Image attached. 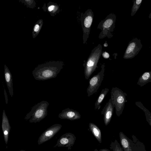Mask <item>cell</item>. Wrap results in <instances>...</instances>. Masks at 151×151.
<instances>
[{"mask_svg":"<svg viewBox=\"0 0 151 151\" xmlns=\"http://www.w3.org/2000/svg\"><path fill=\"white\" fill-rule=\"evenodd\" d=\"M76 139V137L73 134L70 132L67 133L60 137L54 147H66L68 148V150H70L74 144Z\"/></svg>","mask_w":151,"mask_h":151,"instance_id":"cell-11","label":"cell"},{"mask_svg":"<svg viewBox=\"0 0 151 151\" xmlns=\"http://www.w3.org/2000/svg\"><path fill=\"white\" fill-rule=\"evenodd\" d=\"M49 105V103L45 101L38 103L27 114L24 119L26 120L29 119L30 123L40 122L47 115V108Z\"/></svg>","mask_w":151,"mask_h":151,"instance_id":"cell-3","label":"cell"},{"mask_svg":"<svg viewBox=\"0 0 151 151\" xmlns=\"http://www.w3.org/2000/svg\"><path fill=\"white\" fill-rule=\"evenodd\" d=\"M135 104L137 106L144 112L146 121L151 127V113L150 112L143 106L141 102H136Z\"/></svg>","mask_w":151,"mask_h":151,"instance_id":"cell-19","label":"cell"},{"mask_svg":"<svg viewBox=\"0 0 151 151\" xmlns=\"http://www.w3.org/2000/svg\"><path fill=\"white\" fill-rule=\"evenodd\" d=\"M20 151H27L24 150H21Z\"/></svg>","mask_w":151,"mask_h":151,"instance_id":"cell-28","label":"cell"},{"mask_svg":"<svg viewBox=\"0 0 151 151\" xmlns=\"http://www.w3.org/2000/svg\"><path fill=\"white\" fill-rule=\"evenodd\" d=\"M62 127L60 124H55L47 129L39 137L38 144L41 145L50 139L61 129Z\"/></svg>","mask_w":151,"mask_h":151,"instance_id":"cell-10","label":"cell"},{"mask_svg":"<svg viewBox=\"0 0 151 151\" xmlns=\"http://www.w3.org/2000/svg\"><path fill=\"white\" fill-rule=\"evenodd\" d=\"M11 127L9 121L6 114L5 111L4 110L2 114V128L5 142L6 144H7L8 143Z\"/></svg>","mask_w":151,"mask_h":151,"instance_id":"cell-14","label":"cell"},{"mask_svg":"<svg viewBox=\"0 0 151 151\" xmlns=\"http://www.w3.org/2000/svg\"><path fill=\"white\" fill-rule=\"evenodd\" d=\"M4 76L9 93L11 97L13 95V81L12 75L6 65H4Z\"/></svg>","mask_w":151,"mask_h":151,"instance_id":"cell-15","label":"cell"},{"mask_svg":"<svg viewBox=\"0 0 151 151\" xmlns=\"http://www.w3.org/2000/svg\"><path fill=\"white\" fill-rule=\"evenodd\" d=\"M116 18L114 14L111 13L99 24L98 28L101 30L99 37V38L102 39L106 37L110 38L112 37V33L115 27Z\"/></svg>","mask_w":151,"mask_h":151,"instance_id":"cell-5","label":"cell"},{"mask_svg":"<svg viewBox=\"0 0 151 151\" xmlns=\"http://www.w3.org/2000/svg\"><path fill=\"white\" fill-rule=\"evenodd\" d=\"M120 142L124 151H146L144 144L134 135L133 140L128 137L122 132L119 133Z\"/></svg>","mask_w":151,"mask_h":151,"instance_id":"cell-4","label":"cell"},{"mask_svg":"<svg viewBox=\"0 0 151 151\" xmlns=\"http://www.w3.org/2000/svg\"><path fill=\"white\" fill-rule=\"evenodd\" d=\"M43 22L42 20H40L35 24L33 29V36L34 38L38 34L42 24Z\"/></svg>","mask_w":151,"mask_h":151,"instance_id":"cell-22","label":"cell"},{"mask_svg":"<svg viewBox=\"0 0 151 151\" xmlns=\"http://www.w3.org/2000/svg\"><path fill=\"white\" fill-rule=\"evenodd\" d=\"M109 90V89L106 88L102 90L100 93L95 103V110L97 109L99 110L100 109L101 104L107 94Z\"/></svg>","mask_w":151,"mask_h":151,"instance_id":"cell-18","label":"cell"},{"mask_svg":"<svg viewBox=\"0 0 151 151\" xmlns=\"http://www.w3.org/2000/svg\"><path fill=\"white\" fill-rule=\"evenodd\" d=\"M111 99L115 109L116 115L118 117L122 114L124 107L127 94L117 87H113L111 92Z\"/></svg>","mask_w":151,"mask_h":151,"instance_id":"cell-6","label":"cell"},{"mask_svg":"<svg viewBox=\"0 0 151 151\" xmlns=\"http://www.w3.org/2000/svg\"><path fill=\"white\" fill-rule=\"evenodd\" d=\"M58 117L61 119H67L74 120L81 118L79 113L76 110L69 108L63 110L58 115Z\"/></svg>","mask_w":151,"mask_h":151,"instance_id":"cell-13","label":"cell"},{"mask_svg":"<svg viewBox=\"0 0 151 151\" xmlns=\"http://www.w3.org/2000/svg\"><path fill=\"white\" fill-rule=\"evenodd\" d=\"M149 19H151V12L149 16Z\"/></svg>","mask_w":151,"mask_h":151,"instance_id":"cell-27","label":"cell"},{"mask_svg":"<svg viewBox=\"0 0 151 151\" xmlns=\"http://www.w3.org/2000/svg\"><path fill=\"white\" fill-rule=\"evenodd\" d=\"M114 106L110 98L106 104L101 111V114L104 116V120L106 126L110 123L112 117Z\"/></svg>","mask_w":151,"mask_h":151,"instance_id":"cell-12","label":"cell"},{"mask_svg":"<svg viewBox=\"0 0 151 151\" xmlns=\"http://www.w3.org/2000/svg\"><path fill=\"white\" fill-rule=\"evenodd\" d=\"M90 131L99 143H101V131L99 128L94 124L90 122L89 124Z\"/></svg>","mask_w":151,"mask_h":151,"instance_id":"cell-16","label":"cell"},{"mask_svg":"<svg viewBox=\"0 0 151 151\" xmlns=\"http://www.w3.org/2000/svg\"><path fill=\"white\" fill-rule=\"evenodd\" d=\"M102 46L98 45L92 50L86 61L83 64L84 74L86 79L88 80L96 70L99 60L102 53Z\"/></svg>","mask_w":151,"mask_h":151,"instance_id":"cell-2","label":"cell"},{"mask_svg":"<svg viewBox=\"0 0 151 151\" xmlns=\"http://www.w3.org/2000/svg\"><path fill=\"white\" fill-rule=\"evenodd\" d=\"M141 40L137 38H133L128 45L123 56L124 59H132L137 55L142 47Z\"/></svg>","mask_w":151,"mask_h":151,"instance_id":"cell-9","label":"cell"},{"mask_svg":"<svg viewBox=\"0 0 151 151\" xmlns=\"http://www.w3.org/2000/svg\"><path fill=\"white\" fill-rule=\"evenodd\" d=\"M94 151H110L107 149H102L98 150L97 149H95Z\"/></svg>","mask_w":151,"mask_h":151,"instance_id":"cell-26","label":"cell"},{"mask_svg":"<svg viewBox=\"0 0 151 151\" xmlns=\"http://www.w3.org/2000/svg\"><path fill=\"white\" fill-rule=\"evenodd\" d=\"M142 0H133V5L131 9V16H133L139 9Z\"/></svg>","mask_w":151,"mask_h":151,"instance_id":"cell-20","label":"cell"},{"mask_svg":"<svg viewBox=\"0 0 151 151\" xmlns=\"http://www.w3.org/2000/svg\"><path fill=\"white\" fill-rule=\"evenodd\" d=\"M94 14L91 9H88L82 14L81 21L83 32V43L85 44L88 38Z\"/></svg>","mask_w":151,"mask_h":151,"instance_id":"cell-8","label":"cell"},{"mask_svg":"<svg viewBox=\"0 0 151 151\" xmlns=\"http://www.w3.org/2000/svg\"><path fill=\"white\" fill-rule=\"evenodd\" d=\"M110 149L113 151H124L120 144L116 139L111 142L110 145Z\"/></svg>","mask_w":151,"mask_h":151,"instance_id":"cell-21","label":"cell"},{"mask_svg":"<svg viewBox=\"0 0 151 151\" xmlns=\"http://www.w3.org/2000/svg\"><path fill=\"white\" fill-rule=\"evenodd\" d=\"M105 65L104 63L101 66V70L97 74L94 76L89 81V84L87 89L88 96L89 97L98 91L104 76Z\"/></svg>","mask_w":151,"mask_h":151,"instance_id":"cell-7","label":"cell"},{"mask_svg":"<svg viewBox=\"0 0 151 151\" xmlns=\"http://www.w3.org/2000/svg\"><path fill=\"white\" fill-rule=\"evenodd\" d=\"M54 7V6L53 5H51L48 8V10L49 12H51L53 10Z\"/></svg>","mask_w":151,"mask_h":151,"instance_id":"cell-25","label":"cell"},{"mask_svg":"<svg viewBox=\"0 0 151 151\" xmlns=\"http://www.w3.org/2000/svg\"><path fill=\"white\" fill-rule=\"evenodd\" d=\"M151 82V71L146 72L139 78L137 84L141 87Z\"/></svg>","mask_w":151,"mask_h":151,"instance_id":"cell-17","label":"cell"},{"mask_svg":"<svg viewBox=\"0 0 151 151\" xmlns=\"http://www.w3.org/2000/svg\"><path fill=\"white\" fill-rule=\"evenodd\" d=\"M61 61H50L38 65L32 71L36 80L45 81L56 77L63 68Z\"/></svg>","mask_w":151,"mask_h":151,"instance_id":"cell-1","label":"cell"},{"mask_svg":"<svg viewBox=\"0 0 151 151\" xmlns=\"http://www.w3.org/2000/svg\"><path fill=\"white\" fill-rule=\"evenodd\" d=\"M102 55L103 57L105 59L108 58L110 57L109 53L106 52H104L103 53L102 52Z\"/></svg>","mask_w":151,"mask_h":151,"instance_id":"cell-23","label":"cell"},{"mask_svg":"<svg viewBox=\"0 0 151 151\" xmlns=\"http://www.w3.org/2000/svg\"><path fill=\"white\" fill-rule=\"evenodd\" d=\"M4 94L5 96V99L6 103V104H8V99L7 97V93H6L5 89H4Z\"/></svg>","mask_w":151,"mask_h":151,"instance_id":"cell-24","label":"cell"}]
</instances>
